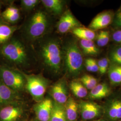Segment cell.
I'll return each mask as SVG.
<instances>
[{
    "label": "cell",
    "instance_id": "32",
    "mask_svg": "<svg viewBox=\"0 0 121 121\" xmlns=\"http://www.w3.org/2000/svg\"><path fill=\"white\" fill-rule=\"evenodd\" d=\"M112 39L116 42L121 43V30H117L112 34Z\"/></svg>",
    "mask_w": 121,
    "mask_h": 121
},
{
    "label": "cell",
    "instance_id": "27",
    "mask_svg": "<svg viewBox=\"0 0 121 121\" xmlns=\"http://www.w3.org/2000/svg\"><path fill=\"white\" fill-rule=\"evenodd\" d=\"M111 59L117 65H121V47L116 48L111 54Z\"/></svg>",
    "mask_w": 121,
    "mask_h": 121
},
{
    "label": "cell",
    "instance_id": "14",
    "mask_svg": "<svg viewBox=\"0 0 121 121\" xmlns=\"http://www.w3.org/2000/svg\"><path fill=\"white\" fill-rule=\"evenodd\" d=\"M67 121H76L79 110L78 104L71 97H69L64 105Z\"/></svg>",
    "mask_w": 121,
    "mask_h": 121
},
{
    "label": "cell",
    "instance_id": "6",
    "mask_svg": "<svg viewBox=\"0 0 121 121\" xmlns=\"http://www.w3.org/2000/svg\"><path fill=\"white\" fill-rule=\"evenodd\" d=\"M0 79L13 91L19 92L26 86V79L22 73L5 67L0 68Z\"/></svg>",
    "mask_w": 121,
    "mask_h": 121
},
{
    "label": "cell",
    "instance_id": "15",
    "mask_svg": "<svg viewBox=\"0 0 121 121\" xmlns=\"http://www.w3.org/2000/svg\"><path fill=\"white\" fill-rule=\"evenodd\" d=\"M49 121H67L64 105L58 104L53 101Z\"/></svg>",
    "mask_w": 121,
    "mask_h": 121
},
{
    "label": "cell",
    "instance_id": "24",
    "mask_svg": "<svg viewBox=\"0 0 121 121\" xmlns=\"http://www.w3.org/2000/svg\"><path fill=\"white\" fill-rule=\"evenodd\" d=\"M80 82L87 89L91 90L97 84V80L95 77L90 75L85 74L80 78Z\"/></svg>",
    "mask_w": 121,
    "mask_h": 121
},
{
    "label": "cell",
    "instance_id": "33",
    "mask_svg": "<svg viewBox=\"0 0 121 121\" xmlns=\"http://www.w3.org/2000/svg\"><path fill=\"white\" fill-rule=\"evenodd\" d=\"M114 25L117 27H121V11L117 13L114 22Z\"/></svg>",
    "mask_w": 121,
    "mask_h": 121
},
{
    "label": "cell",
    "instance_id": "31",
    "mask_svg": "<svg viewBox=\"0 0 121 121\" xmlns=\"http://www.w3.org/2000/svg\"><path fill=\"white\" fill-rule=\"evenodd\" d=\"M87 60H88L89 64L91 66V72H97L98 71H99V68H98V66L97 64V62L96 61V60L91 58H87Z\"/></svg>",
    "mask_w": 121,
    "mask_h": 121
},
{
    "label": "cell",
    "instance_id": "22",
    "mask_svg": "<svg viewBox=\"0 0 121 121\" xmlns=\"http://www.w3.org/2000/svg\"><path fill=\"white\" fill-rule=\"evenodd\" d=\"M108 116L112 120L121 118V101L114 100L111 104L108 110Z\"/></svg>",
    "mask_w": 121,
    "mask_h": 121
},
{
    "label": "cell",
    "instance_id": "7",
    "mask_svg": "<svg viewBox=\"0 0 121 121\" xmlns=\"http://www.w3.org/2000/svg\"><path fill=\"white\" fill-rule=\"evenodd\" d=\"M48 19L46 13L41 11L35 13L29 23L27 32L32 39H37L45 33L48 27Z\"/></svg>",
    "mask_w": 121,
    "mask_h": 121
},
{
    "label": "cell",
    "instance_id": "29",
    "mask_svg": "<svg viewBox=\"0 0 121 121\" xmlns=\"http://www.w3.org/2000/svg\"><path fill=\"white\" fill-rule=\"evenodd\" d=\"M18 13H19L18 9L16 7L11 6V7H9L4 10L2 13V16L15 14Z\"/></svg>",
    "mask_w": 121,
    "mask_h": 121
},
{
    "label": "cell",
    "instance_id": "3",
    "mask_svg": "<svg viewBox=\"0 0 121 121\" xmlns=\"http://www.w3.org/2000/svg\"><path fill=\"white\" fill-rule=\"evenodd\" d=\"M65 60L66 69L68 73L77 75L82 69L83 57L76 43L71 41L65 48Z\"/></svg>",
    "mask_w": 121,
    "mask_h": 121
},
{
    "label": "cell",
    "instance_id": "26",
    "mask_svg": "<svg viewBox=\"0 0 121 121\" xmlns=\"http://www.w3.org/2000/svg\"><path fill=\"white\" fill-rule=\"evenodd\" d=\"M97 64L100 73L102 74L105 73L108 67V59L107 58H103L98 61Z\"/></svg>",
    "mask_w": 121,
    "mask_h": 121
},
{
    "label": "cell",
    "instance_id": "20",
    "mask_svg": "<svg viewBox=\"0 0 121 121\" xmlns=\"http://www.w3.org/2000/svg\"><path fill=\"white\" fill-rule=\"evenodd\" d=\"M80 45L83 52L86 54L96 55L99 53L98 48L92 40L81 39Z\"/></svg>",
    "mask_w": 121,
    "mask_h": 121
},
{
    "label": "cell",
    "instance_id": "30",
    "mask_svg": "<svg viewBox=\"0 0 121 121\" xmlns=\"http://www.w3.org/2000/svg\"><path fill=\"white\" fill-rule=\"evenodd\" d=\"M4 19L7 20V21L10 22H15L17 21L19 19L20 17L19 13L15 14H12V15H4L2 16Z\"/></svg>",
    "mask_w": 121,
    "mask_h": 121
},
{
    "label": "cell",
    "instance_id": "34",
    "mask_svg": "<svg viewBox=\"0 0 121 121\" xmlns=\"http://www.w3.org/2000/svg\"><path fill=\"white\" fill-rule=\"evenodd\" d=\"M31 121H38L36 119H33V120H31Z\"/></svg>",
    "mask_w": 121,
    "mask_h": 121
},
{
    "label": "cell",
    "instance_id": "36",
    "mask_svg": "<svg viewBox=\"0 0 121 121\" xmlns=\"http://www.w3.org/2000/svg\"></svg>",
    "mask_w": 121,
    "mask_h": 121
},
{
    "label": "cell",
    "instance_id": "13",
    "mask_svg": "<svg viewBox=\"0 0 121 121\" xmlns=\"http://www.w3.org/2000/svg\"><path fill=\"white\" fill-rule=\"evenodd\" d=\"M112 16L110 13L105 12L99 13L91 22L89 27L91 30H100L106 27L111 23Z\"/></svg>",
    "mask_w": 121,
    "mask_h": 121
},
{
    "label": "cell",
    "instance_id": "11",
    "mask_svg": "<svg viewBox=\"0 0 121 121\" xmlns=\"http://www.w3.org/2000/svg\"><path fill=\"white\" fill-rule=\"evenodd\" d=\"M79 111L82 119L91 120L99 115L100 107L97 104L90 101H81L78 104Z\"/></svg>",
    "mask_w": 121,
    "mask_h": 121
},
{
    "label": "cell",
    "instance_id": "4",
    "mask_svg": "<svg viewBox=\"0 0 121 121\" xmlns=\"http://www.w3.org/2000/svg\"><path fill=\"white\" fill-rule=\"evenodd\" d=\"M26 79L25 88L36 103L44 98L49 81L40 75H27L22 73Z\"/></svg>",
    "mask_w": 121,
    "mask_h": 121
},
{
    "label": "cell",
    "instance_id": "8",
    "mask_svg": "<svg viewBox=\"0 0 121 121\" xmlns=\"http://www.w3.org/2000/svg\"><path fill=\"white\" fill-rule=\"evenodd\" d=\"M53 100L49 97L44 98L33 106L36 119L39 121H49L53 107Z\"/></svg>",
    "mask_w": 121,
    "mask_h": 121
},
{
    "label": "cell",
    "instance_id": "17",
    "mask_svg": "<svg viewBox=\"0 0 121 121\" xmlns=\"http://www.w3.org/2000/svg\"><path fill=\"white\" fill-rule=\"evenodd\" d=\"M44 6L52 13L59 14L63 9V2L60 0H42Z\"/></svg>",
    "mask_w": 121,
    "mask_h": 121
},
{
    "label": "cell",
    "instance_id": "2",
    "mask_svg": "<svg viewBox=\"0 0 121 121\" xmlns=\"http://www.w3.org/2000/svg\"><path fill=\"white\" fill-rule=\"evenodd\" d=\"M29 111L22 100L0 106V121H26Z\"/></svg>",
    "mask_w": 121,
    "mask_h": 121
},
{
    "label": "cell",
    "instance_id": "1",
    "mask_svg": "<svg viewBox=\"0 0 121 121\" xmlns=\"http://www.w3.org/2000/svg\"><path fill=\"white\" fill-rule=\"evenodd\" d=\"M43 62L52 72H60L62 65V54L60 46L56 40H51L45 43L41 50Z\"/></svg>",
    "mask_w": 121,
    "mask_h": 121
},
{
    "label": "cell",
    "instance_id": "19",
    "mask_svg": "<svg viewBox=\"0 0 121 121\" xmlns=\"http://www.w3.org/2000/svg\"><path fill=\"white\" fill-rule=\"evenodd\" d=\"M17 26L0 23V43H4L16 30Z\"/></svg>",
    "mask_w": 121,
    "mask_h": 121
},
{
    "label": "cell",
    "instance_id": "9",
    "mask_svg": "<svg viewBox=\"0 0 121 121\" xmlns=\"http://www.w3.org/2000/svg\"><path fill=\"white\" fill-rule=\"evenodd\" d=\"M52 100L58 104L64 105L68 99V91L65 80L61 79L55 82L49 90Z\"/></svg>",
    "mask_w": 121,
    "mask_h": 121
},
{
    "label": "cell",
    "instance_id": "25",
    "mask_svg": "<svg viewBox=\"0 0 121 121\" xmlns=\"http://www.w3.org/2000/svg\"><path fill=\"white\" fill-rule=\"evenodd\" d=\"M109 40V32L107 30L100 31L97 35L96 42L99 47H104L106 45Z\"/></svg>",
    "mask_w": 121,
    "mask_h": 121
},
{
    "label": "cell",
    "instance_id": "21",
    "mask_svg": "<svg viewBox=\"0 0 121 121\" xmlns=\"http://www.w3.org/2000/svg\"><path fill=\"white\" fill-rule=\"evenodd\" d=\"M69 87L73 94L77 97L82 98L87 95V89L80 82L72 81L70 83Z\"/></svg>",
    "mask_w": 121,
    "mask_h": 121
},
{
    "label": "cell",
    "instance_id": "18",
    "mask_svg": "<svg viewBox=\"0 0 121 121\" xmlns=\"http://www.w3.org/2000/svg\"><path fill=\"white\" fill-rule=\"evenodd\" d=\"M72 32L74 35L81 39L93 40L95 38V33L89 28L79 26L73 29Z\"/></svg>",
    "mask_w": 121,
    "mask_h": 121
},
{
    "label": "cell",
    "instance_id": "5",
    "mask_svg": "<svg viewBox=\"0 0 121 121\" xmlns=\"http://www.w3.org/2000/svg\"><path fill=\"white\" fill-rule=\"evenodd\" d=\"M1 52L5 58L16 64H24L27 60L26 49L17 40H12L4 44L1 48Z\"/></svg>",
    "mask_w": 121,
    "mask_h": 121
},
{
    "label": "cell",
    "instance_id": "10",
    "mask_svg": "<svg viewBox=\"0 0 121 121\" xmlns=\"http://www.w3.org/2000/svg\"><path fill=\"white\" fill-rule=\"evenodd\" d=\"M80 23L69 10H66L60 17L58 22L57 30L61 33H65L71 30L79 27Z\"/></svg>",
    "mask_w": 121,
    "mask_h": 121
},
{
    "label": "cell",
    "instance_id": "28",
    "mask_svg": "<svg viewBox=\"0 0 121 121\" xmlns=\"http://www.w3.org/2000/svg\"><path fill=\"white\" fill-rule=\"evenodd\" d=\"M37 0H22L21 1L22 6L26 9H31L34 8L39 2Z\"/></svg>",
    "mask_w": 121,
    "mask_h": 121
},
{
    "label": "cell",
    "instance_id": "35",
    "mask_svg": "<svg viewBox=\"0 0 121 121\" xmlns=\"http://www.w3.org/2000/svg\"></svg>",
    "mask_w": 121,
    "mask_h": 121
},
{
    "label": "cell",
    "instance_id": "16",
    "mask_svg": "<svg viewBox=\"0 0 121 121\" xmlns=\"http://www.w3.org/2000/svg\"><path fill=\"white\" fill-rule=\"evenodd\" d=\"M109 91V88L106 84L100 83L91 90L89 97L92 99H99L106 96Z\"/></svg>",
    "mask_w": 121,
    "mask_h": 121
},
{
    "label": "cell",
    "instance_id": "23",
    "mask_svg": "<svg viewBox=\"0 0 121 121\" xmlns=\"http://www.w3.org/2000/svg\"><path fill=\"white\" fill-rule=\"evenodd\" d=\"M108 77L113 84L121 83V65L112 66L108 70Z\"/></svg>",
    "mask_w": 121,
    "mask_h": 121
},
{
    "label": "cell",
    "instance_id": "12",
    "mask_svg": "<svg viewBox=\"0 0 121 121\" xmlns=\"http://www.w3.org/2000/svg\"><path fill=\"white\" fill-rule=\"evenodd\" d=\"M22 100L19 92L10 88L0 79V106Z\"/></svg>",
    "mask_w": 121,
    "mask_h": 121
}]
</instances>
